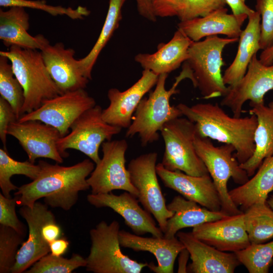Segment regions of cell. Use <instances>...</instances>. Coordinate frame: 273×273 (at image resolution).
<instances>
[{
  "instance_id": "6da1fadb",
  "label": "cell",
  "mask_w": 273,
  "mask_h": 273,
  "mask_svg": "<svg viewBox=\"0 0 273 273\" xmlns=\"http://www.w3.org/2000/svg\"><path fill=\"white\" fill-rule=\"evenodd\" d=\"M38 164L40 170L37 177L18 187L14 194L18 205L33 207L38 199L43 198L48 206L68 211L77 202L79 193L90 189L87 177L95 168L91 159L69 166L42 160Z\"/></svg>"
},
{
  "instance_id": "7a4b0ae2",
  "label": "cell",
  "mask_w": 273,
  "mask_h": 273,
  "mask_svg": "<svg viewBox=\"0 0 273 273\" xmlns=\"http://www.w3.org/2000/svg\"><path fill=\"white\" fill-rule=\"evenodd\" d=\"M176 106L183 116L195 123L197 134L233 145L240 164L253 155L257 125L255 115L231 117L217 103H200L191 106L179 103Z\"/></svg>"
},
{
  "instance_id": "3957f363",
  "label": "cell",
  "mask_w": 273,
  "mask_h": 273,
  "mask_svg": "<svg viewBox=\"0 0 273 273\" xmlns=\"http://www.w3.org/2000/svg\"><path fill=\"white\" fill-rule=\"evenodd\" d=\"M167 76V74L159 75L155 89L148 98L142 99L126 130L125 136L132 138L137 134L142 146L158 141L159 132L165 123L183 116L176 106L170 105V99L172 95L179 93L177 87L183 80L189 78L192 80V70L184 62L182 71L175 77L174 82L168 90L165 88Z\"/></svg>"
},
{
  "instance_id": "277c9868",
  "label": "cell",
  "mask_w": 273,
  "mask_h": 273,
  "mask_svg": "<svg viewBox=\"0 0 273 273\" xmlns=\"http://www.w3.org/2000/svg\"><path fill=\"white\" fill-rule=\"evenodd\" d=\"M0 55L10 60L23 87V115L39 108L43 101L62 94L46 67L40 50L12 46L8 51H1Z\"/></svg>"
},
{
  "instance_id": "5b68a950",
  "label": "cell",
  "mask_w": 273,
  "mask_h": 273,
  "mask_svg": "<svg viewBox=\"0 0 273 273\" xmlns=\"http://www.w3.org/2000/svg\"><path fill=\"white\" fill-rule=\"evenodd\" d=\"M238 40L213 35L193 41L190 46L189 57L185 62L192 70L193 86L199 89L203 99L223 97L226 94L228 86L224 83L221 74L224 64L222 53L226 46Z\"/></svg>"
},
{
  "instance_id": "8992f818",
  "label": "cell",
  "mask_w": 273,
  "mask_h": 273,
  "mask_svg": "<svg viewBox=\"0 0 273 273\" xmlns=\"http://www.w3.org/2000/svg\"><path fill=\"white\" fill-rule=\"evenodd\" d=\"M194 146L197 154L205 165L210 176L216 188L221 200V211L229 215L243 213L233 202L228 189L230 178L240 185L249 180L247 172L240 166L236 156L234 146L224 144L215 146L208 138L196 134Z\"/></svg>"
},
{
  "instance_id": "52a82bcc",
  "label": "cell",
  "mask_w": 273,
  "mask_h": 273,
  "mask_svg": "<svg viewBox=\"0 0 273 273\" xmlns=\"http://www.w3.org/2000/svg\"><path fill=\"white\" fill-rule=\"evenodd\" d=\"M120 225L116 220L109 224L100 222L89 231L90 251L85 258L86 270L94 273H140L148 266L123 253L119 240Z\"/></svg>"
},
{
  "instance_id": "ba28073f",
  "label": "cell",
  "mask_w": 273,
  "mask_h": 273,
  "mask_svg": "<svg viewBox=\"0 0 273 273\" xmlns=\"http://www.w3.org/2000/svg\"><path fill=\"white\" fill-rule=\"evenodd\" d=\"M160 132L165 145L161 163L165 168L196 176L209 174L195 149L196 129L194 122L179 117L165 123Z\"/></svg>"
},
{
  "instance_id": "9c48e42d",
  "label": "cell",
  "mask_w": 273,
  "mask_h": 273,
  "mask_svg": "<svg viewBox=\"0 0 273 273\" xmlns=\"http://www.w3.org/2000/svg\"><path fill=\"white\" fill-rule=\"evenodd\" d=\"M102 111L98 105L85 111L73 123L71 131L59 139L57 147L63 158L68 156L67 150L74 149L84 154L96 164L100 161V146L122 129L105 121Z\"/></svg>"
},
{
  "instance_id": "30bf717a",
  "label": "cell",
  "mask_w": 273,
  "mask_h": 273,
  "mask_svg": "<svg viewBox=\"0 0 273 273\" xmlns=\"http://www.w3.org/2000/svg\"><path fill=\"white\" fill-rule=\"evenodd\" d=\"M103 156L87 178L92 194L123 190L138 197L139 192L131 182L125 167L126 140L107 141L102 144Z\"/></svg>"
},
{
  "instance_id": "8fae6325",
  "label": "cell",
  "mask_w": 273,
  "mask_h": 273,
  "mask_svg": "<svg viewBox=\"0 0 273 273\" xmlns=\"http://www.w3.org/2000/svg\"><path fill=\"white\" fill-rule=\"evenodd\" d=\"M158 154L150 152L131 159L128 163L131 182L139 192L138 199L152 214L163 233L167 220L174 214L169 210L159 184L156 172Z\"/></svg>"
},
{
  "instance_id": "7c38bea8",
  "label": "cell",
  "mask_w": 273,
  "mask_h": 273,
  "mask_svg": "<svg viewBox=\"0 0 273 273\" xmlns=\"http://www.w3.org/2000/svg\"><path fill=\"white\" fill-rule=\"evenodd\" d=\"M96 105L95 100L84 89L68 92L43 101L39 108L23 114L18 121H39L56 128L64 136L79 116Z\"/></svg>"
},
{
  "instance_id": "4fadbf2b",
  "label": "cell",
  "mask_w": 273,
  "mask_h": 273,
  "mask_svg": "<svg viewBox=\"0 0 273 273\" xmlns=\"http://www.w3.org/2000/svg\"><path fill=\"white\" fill-rule=\"evenodd\" d=\"M273 89V64L265 65L254 55L243 78L228 90L220 101L222 106L228 107L233 116H241L244 103L250 101L263 103L266 93Z\"/></svg>"
},
{
  "instance_id": "5bb4252c",
  "label": "cell",
  "mask_w": 273,
  "mask_h": 273,
  "mask_svg": "<svg viewBox=\"0 0 273 273\" xmlns=\"http://www.w3.org/2000/svg\"><path fill=\"white\" fill-rule=\"evenodd\" d=\"M46 204L36 202L33 207L23 206L20 215L28 227V236L18 252L12 273L25 272L34 263L50 252L49 244L43 238L42 230L47 223L56 221L53 212Z\"/></svg>"
},
{
  "instance_id": "9a60e30c",
  "label": "cell",
  "mask_w": 273,
  "mask_h": 273,
  "mask_svg": "<svg viewBox=\"0 0 273 273\" xmlns=\"http://www.w3.org/2000/svg\"><path fill=\"white\" fill-rule=\"evenodd\" d=\"M8 134L18 141L32 163L39 158H49L59 164L64 161L57 147V141L62 136L51 125L37 120L17 121L10 123Z\"/></svg>"
},
{
  "instance_id": "2e32d148",
  "label": "cell",
  "mask_w": 273,
  "mask_h": 273,
  "mask_svg": "<svg viewBox=\"0 0 273 273\" xmlns=\"http://www.w3.org/2000/svg\"><path fill=\"white\" fill-rule=\"evenodd\" d=\"M158 77L152 71L144 69L139 79L126 90L109 89L107 97L110 104L102 111L104 120L111 125L128 128L140 102L156 85Z\"/></svg>"
},
{
  "instance_id": "e0dca14e",
  "label": "cell",
  "mask_w": 273,
  "mask_h": 273,
  "mask_svg": "<svg viewBox=\"0 0 273 273\" xmlns=\"http://www.w3.org/2000/svg\"><path fill=\"white\" fill-rule=\"evenodd\" d=\"M87 200L95 207L111 208L122 216L126 225L137 235L150 233L154 237H163V233L156 226L151 213L143 209L139 204L138 198L128 192L120 195L112 192L91 193L87 196Z\"/></svg>"
},
{
  "instance_id": "ac0fdd59",
  "label": "cell",
  "mask_w": 273,
  "mask_h": 273,
  "mask_svg": "<svg viewBox=\"0 0 273 273\" xmlns=\"http://www.w3.org/2000/svg\"><path fill=\"white\" fill-rule=\"evenodd\" d=\"M156 172L166 187L210 210L221 211L219 194L209 174L196 176L179 170L170 171L161 163L157 164Z\"/></svg>"
},
{
  "instance_id": "d6986e66",
  "label": "cell",
  "mask_w": 273,
  "mask_h": 273,
  "mask_svg": "<svg viewBox=\"0 0 273 273\" xmlns=\"http://www.w3.org/2000/svg\"><path fill=\"white\" fill-rule=\"evenodd\" d=\"M192 233L201 241L224 252H236L251 244L243 212L197 225L193 228Z\"/></svg>"
},
{
  "instance_id": "ffe728a7",
  "label": "cell",
  "mask_w": 273,
  "mask_h": 273,
  "mask_svg": "<svg viewBox=\"0 0 273 273\" xmlns=\"http://www.w3.org/2000/svg\"><path fill=\"white\" fill-rule=\"evenodd\" d=\"M40 51L51 77L62 94L86 87L89 80L82 74L73 49L65 48L59 42L49 43Z\"/></svg>"
},
{
  "instance_id": "44dd1931",
  "label": "cell",
  "mask_w": 273,
  "mask_h": 273,
  "mask_svg": "<svg viewBox=\"0 0 273 273\" xmlns=\"http://www.w3.org/2000/svg\"><path fill=\"white\" fill-rule=\"evenodd\" d=\"M176 237L190 253L187 272L233 273L241 263L235 252L227 253L201 241L192 233L178 231Z\"/></svg>"
},
{
  "instance_id": "7402d4cb",
  "label": "cell",
  "mask_w": 273,
  "mask_h": 273,
  "mask_svg": "<svg viewBox=\"0 0 273 273\" xmlns=\"http://www.w3.org/2000/svg\"><path fill=\"white\" fill-rule=\"evenodd\" d=\"M121 247L134 251H148L152 253L157 260V265L153 262L148 267L155 273H173L177 256L186 248L176 236L172 238L164 237H143L124 230L119 233Z\"/></svg>"
},
{
  "instance_id": "603a6c76",
  "label": "cell",
  "mask_w": 273,
  "mask_h": 273,
  "mask_svg": "<svg viewBox=\"0 0 273 273\" xmlns=\"http://www.w3.org/2000/svg\"><path fill=\"white\" fill-rule=\"evenodd\" d=\"M247 16L237 17L228 13L225 7L203 17L180 21L177 28L193 41L208 36L223 34L229 38H239L242 26Z\"/></svg>"
},
{
  "instance_id": "cb8c5ba5",
  "label": "cell",
  "mask_w": 273,
  "mask_h": 273,
  "mask_svg": "<svg viewBox=\"0 0 273 273\" xmlns=\"http://www.w3.org/2000/svg\"><path fill=\"white\" fill-rule=\"evenodd\" d=\"M193 42L177 28L168 42L158 46L156 52L138 54L135 55L134 60L144 69L158 75L168 74L178 68L188 59L189 49Z\"/></svg>"
},
{
  "instance_id": "d4e9b609",
  "label": "cell",
  "mask_w": 273,
  "mask_h": 273,
  "mask_svg": "<svg viewBox=\"0 0 273 273\" xmlns=\"http://www.w3.org/2000/svg\"><path fill=\"white\" fill-rule=\"evenodd\" d=\"M29 20L24 8L11 7L7 11L0 10V39L6 47L17 46L40 51L50 43L43 35L33 36L28 32Z\"/></svg>"
},
{
  "instance_id": "484cf974",
  "label": "cell",
  "mask_w": 273,
  "mask_h": 273,
  "mask_svg": "<svg viewBox=\"0 0 273 273\" xmlns=\"http://www.w3.org/2000/svg\"><path fill=\"white\" fill-rule=\"evenodd\" d=\"M249 106L250 114L257 119L254 138L255 149L252 156L240 166L251 177L266 158L273 155V101L267 105L250 102Z\"/></svg>"
},
{
  "instance_id": "4316f807",
  "label": "cell",
  "mask_w": 273,
  "mask_h": 273,
  "mask_svg": "<svg viewBox=\"0 0 273 273\" xmlns=\"http://www.w3.org/2000/svg\"><path fill=\"white\" fill-rule=\"evenodd\" d=\"M248 22L239 38L236 56L222 75L225 85L233 86L245 75L253 56L260 49V16L256 11L248 16Z\"/></svg>"
},
{
  "instance_id": "83f0119b",
  "label": "cell",
  "mask_w": 273,
  "mask_h": 273,
  "mask_svg": "<svg viewBox=\"0 0 273 273\" xmlns=\"http://www.w3.org/2000/svg\"><path fill=\"white\" fill-rule=\"evenodd\" d=\"M201 206L184 197L175 196L167 205L168 209L174 214L167 220L163 237L172 238L182 229L194 228L229 215L221 211H213Z\"/></svg>"
},
{
  "instance_id": "f1b7e54d",
  "label": "cell",
  "mask_w": 273,
  "mask_h": 273,
  "mask_svg": "<svg viewBox=\"0 0 273 273\" xmlns=\"http://www.w3.org/2000/svg\"><path fill=\"white\" fill-rule=\"evenodd\" d=\"M258 169L250 179L229 191L232 201L243 212L255 203L267 201L273 191V155L266 158Z\"/></svg>"
},
{
  "instance_id": "f546056e",
  "label": "cell",
  "mask_w": 273,
  "mask_h": 273,
  "mask_svg": "<svg viewBox=\"0 0 273 273\" xmlns=\"http://www.w3.org/2000/svg\"><path fill=\"white\" fill-rule=\"evenodd\" d=\"M126 1L109 0L106 17L96 43L86 56L77 60L82 74L89 80L92 79V70L102 50L119 26L122 19V8Z\"/></svg>"
},
{
  "instance_id": "4dcf8cb0",
  "label": "cell",
  "mask_w": 273,
  "mask_h": 273,
  "mask_svg": "<svg viewBox=\"0 0 273 273\" xmlns=\"http://www.w3.org/2000/svg\"><path fill=\"white\" fill-rule=\"evenodd\" d=\"M243 213L251 244L264 243L273 238V210L267 201L254 203Z\"/></svg>"
},
{
  "instance_id": "1f68e13d",
  "label": "cell",
  "mask_w": 273,
  "mask_h": 273,
  "mask_svg": "<svg viewBox=\"0 0 273 273\" xmlns=\"http://www.w3.org/2000/svg\"><path fill=\"white\" fill-rule=\"evenodd\" d=\"M40 170L38 164L35 165L29 160H16L9 155L7 150L0 149V188L5 197L11 198V191L18 188L11 180L13 175H23L33 180L37 177Z\"/></svg>"
},
{
  "instance_id": "d6a6232c",
  "label": "cell",
  "mask_w": 273,
  "mask_h": 273,
  "mask_svg": "<svg viewBox=\"0 0 273 273\" xmlns=\"http://www.w3.org/2000/svg\"><path fill=\"white\" fill-rule=\"evenodd\" d=\"M0 95L11 105L19 119L23 115L24 90L14 73L10 60L3 55H0Z\"/></svg>"
},
{
  "instance_id": "836d02e7",
  "label": "cell",
  "mask_w": 273,
  "mask_h": 273,
  "mask_svg": "<svg viewBox=\"0 0 273 273\" xmlns=\"http://www.w3.org/2000/svg\"><path fill=\"white\" fill-rule=\"evenodd\" d=\"M235 253L249 272L267 273L273 260V241L265 244H251Z\"/></svg>"
},
{
  "instance_id": "e575fe53",
  "label": "cell",
  "mask_w": 273,
  "mask_h": 273,
  "mask_svg": "<svg viewBox=\"0 0 273 273\" xmlns=\"http://www.w3.org/2000/svg\"><path fill=\"white\" fill-rule=\"evenodd\" d=\"M86 261L78 254L66 258L48 254L34 263L26 273H70L80 267H85Z\"/></svg>"
},
{
  "instance_id": "d590c367",
  "label": "cell",
  "mask_w": 273,
  "mask_h": 273,
  "mask_svg": "<svg viewBox=\"0 0 273 273\" xmlns=\"http://www.w3.org/2000/svg\"><path fill=\"white\" fill-rule=\"evenodd\" d=\"M25 237L10 227L0 225V273L11 272Z\"/></svg>"
},
{
  "instance_id": "8d00e7d4",
  "label": "cell",
  "mask_w": 273,
  "mask_h": 273,
  "mask_svg": "<svg viewBox=\"0 0 273 273\" xmlns=\"http://www.w3.org/2000/svg\"><path fill=\"white\" fill-rule=\"evenodd\" d=\"M0 6L20 7L40 10L54 16L65 15L73 20L83 19L90 14V11L85 7L79 6L74 9L71 7L54 6L48 5L44 0H0Z\"/></svg>"
},
{
  "instance_id": "74e56055",
  "label": "cell",
  "mask_w": 273,
  "mask_h": 273,
  "mask_svg": "<svg viewBox=\"0 0 273 273\" xmlns=\"http://www.w3.org/2000/svg\"><path fill=\"white\" fill-rule=\"evenodd\" d=\"M255 8L260 16V47L263 50L273 43V0H256Z\"/></svg>"
},
{
  "instance_id": "f35d334b",
  "label": "cell",
  "mask_w": 273,
  "mask_h": 273,
  "mask_svg": "<svg viewBox=\"0 0 273 273\" xmlns=\"http://www.w3.org/2000/svg\"><path fill=\"white\" fill-rule=\"evenodd\" d=\"M225 5L224 0H185L184 8L178 18L183 21L203 17Z\"/></svg>"
},
{
  "instance_id": "ab89813d",
  "label": "cell",
  "mask_w": 273,
  "mask_h": 273,
  "mask_svg": "<svg viewBox=\"0 0 273 273\" xmlns=\"http://www.w3.org/2000/svg\"><path fill=\"white\" fill-rule=\"evenodd\" d=\"M17 197L7 198L0 193V224L10 227L25 236L26 227L18 219L16 212Z\"/></svg>"
},
{
  "instance_id": "60d3db41",
  "label": "cell",
  "mask_w": 273,
  "mask_h": 273,
  "mask_svg": "<svg viewBox=\"0 0 273 273\" xmlns=\"http://www.w3.org/2000/svg\"><path fill=\"white\" fill-rule=\"evenodd\" d=\"M184 4L185 0H152L153 10L156 17H178Z\"/></svg>"
},
{
  "instance_id": "b9f144b4",
  "label": "cell",
  "mask_w": 273,
  "mask_h": 273,
  "mask_svg": "<svg viewBox=\"0 0 273 273\" xmlns=\"http://www.w3.org/2000/svg\"><path fill=\"white\" fill-rule=\"evenodd\" d=\"M18 117L11 105L0 97V139L7 150V135L10 123L18 121Z\"/></svg>"
},
{
  "instance_id": "7bdbcfd3",
  "label": "cell",
  "mask_w": 273,
  "mask_h": 273,
  "mask_svg": "<svg viewBox=\"0 0 273 273\" xmlns=\"http://www.w3.org/2000/svg\"><path fill=\"white\" fill-rule=\"evenodd\" d=\"M226 5L231 8L232 14L240 17L253 14L255 10L250 8L245 3V0H224Z\"/></svg>"
},
{
  "instance_id": "ee69618b",
  "label": "cell",
  "mask_w": 273,
  "mask_h": 273,
  "mask_svg": "<svg viewBox=\"0 0 273 273\" xmlns=\"http://www.w3.org/2000/svg\"><path fill=\"white\" fill-rule=\"evenodd\" d=\"M42 233L43 239L49 244L60 238L62 232L60 226L55 221L46 223L42 228Z\"/></svg>"
},
{
  "instance_id": "f6af8a7d",
  "label": "cell",
  "mask_w": 273,
  "mask_h": 273,
  "mask_svg": "<svg viewBox=\"0 0 273 273\" xmlns=\"http://www.w3.org/2000/svg\"><path fill=\"white\" fill-rule=\"evenodd\" d=\"M139 14L152 22L156 21L152 5V0H135Z\"/></svg>"
},
{
  "instance_id": "bcb514c9",
  "label": "cell",
  "mask_w": 273,
  "mask_h": 273,
  "mask_svg": "<svg viewBox=\"0 0 273 273\" xmlns=\"http://www.w3.org/2000/svg\"><path fill=\"white\" fill-rule=\"evenodd\" d=\"M69 241L64 238L57 239L49 243L51 253L55 256H62L68 248Z\"/></svg>"
},
{
  "instance_id": "7dc6e473",
  "label": "cell",
  "mask_w": 273,
  "mask_h": 273,
  "mask_svg": "<svg viewBox=\"0 0 273 273\" xmlns=\"http://www.w3.org/2000/svg\"><path fill=\"white\" fill-rule=\"evenodd\" d=\"M259 60L265 65L273 64V43L266 49L263 50L259 56Z\"/></svg>"
},
{
  "instance_id": "c3c4849f",
  "label": "cell",
  "mask_w": 273,
  "mask_h": 273,
  "mask_svg": "<svg viewBox=\"0 0 273 273\" xmlns=\"http://www.w3.org/2000/svg\"><path fill=\"white\" fill-rule=\"evenodd\" d=\"M190 253L186 248L184 249L179 253L178 272H187V267L186 265Z\"/></svg>"
},
{
  "instance_id": "681fc988",
  "label": "cell",
  "mask_w": 273,
  "mask_h": 273,
  "mask_svg": "<svg viewBox=\"0 0 273 273\" xmlns=\"http://www.w3.org/2000/svg\"><path fill=\"white\" fill-rule=\"evenodd\" d=\"M267 202L270 208L273 210V196L271 197L268 200Z\"/></svg>"
}]
</instances>
